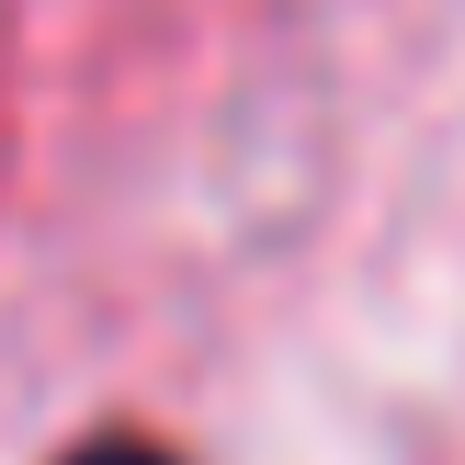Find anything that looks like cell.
Returning <instances> with one entry per match:
<instances>
[{
	"label": "cell",
	"mask_w": 465,
	"mask_h": 465,
	"mask_svg": "<svg viewBox=\"0 0 465 465\" xmlns=\"http://www.w3.org/2000/svg\"><path fill=\"white\" fill-rule=\"evenodd\" d=\"M45 465H193V454L159 443V431H80V443H57Z\"/></svg>",
	"instance_id": "obj_1"
}]
</instances>
